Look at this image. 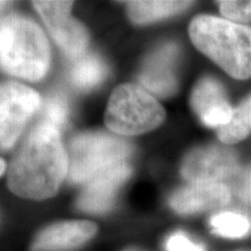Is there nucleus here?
I'll use <instances>...</instances> for the list:
<instances>
[{
  "label": "nucleus",
  "instance_id": "nucleus-1",
  "mask_svg": "<svg viewBox=\"0 0 251 251\" xmlns=\"http://www.w3.org/2000/svg\"><path fill=\"white\" fill-rule=\"evenodd\" d=\"M69 171V157L59 130L41 122L28 134L9 168L7 184L14 194L43 200L57 193Z\"/></svg>",
  "mask_w": 251,
  "mask_h": 251
},
{
  "label": "nucleus",
  "instance_id": "nucleus-2",
  "mask_svg": "<svg viewBox=\"0 0 251 251\" xmlns=\"http://www.w3.org/2000/svg\"><path fill=\"white\" fill-rule=\"evenodd\" d=\"M188 30L193 45L229 76L236 79L251 77L250 26L213 15H199Z\"/></svg>",
  "mask_w": 251,
  "mask_h": 251
},
{
  "label": "nucleus",
  "instance_id": "nucleus-3",
  "mask_svg": "<svg viewBox=\"0 0 251 251\" xmlns=\"http://www.w3.org/2000/svg\"><path fill=\"white\" fill-rule=\"evenodd\" d=\"M0 57L2 70L7 74L30 81L40 80L49 70L48 40L33 20L8 15L0 25Z\"/></svg>",
  "mask_w": 251,
  "mask_h": 251
},
{
  "label": "nucleus",
  "instance_id": "nucleus-4",
  "mask_svg": "<svg viewBox=\"0 0 251 251\" xmlns=\"http://www.w3.org/2000/svg\"><path fill=\"white\" fill-rule=\"evenodd\" d=\"M161 103L148 91L135 84H124L113 91L105 113V124L113 133L139 135L164 121Z\"/></svg>",
  "mask_w": 251,
  "mask_h": 251
},
{
  "label": "nucleus",
  "instance_id": "nucleus-5",
  "mask_svg": "<svg viewBox=\"0 0 251 251\" xmlns=\"http://www.w3.org/2000/svg\"><path fill=\"white\" fill-rule=\"evenodd\" d=\"M133 147L125 140L103 133L78 135L71 141L69 179L79 184L90 181L100 172L124 163Z\"/></svg>",
  "mask_w": 251,
  "mask_h": 251
},
{
  "label": "nucleus",
  "instance_id": "nucleus-6",
  "mask_svg": "<svg viewBox=\"0 0 251 251\" xmlns=\"http://www.w3.org/2000/svg\"><path fill=\"white\" fill-rule=\"evenodd\" d=\"M35 91L17 81L2 84L0 90V142L9 149L17 142L27 122L40 108Z\"/></svg>",
  "mask_w": 251,
  "mask_h": 251
},
{
  "label": "nucleus",
  "instance_id": "nucleus-7",
  "mask_svg": "<svg viewBox=\"0 0 251 251\" xmlns=\"http://www.w3.org/2000/svg\"><path fill=\"white\" fill-rule=\"evenodd\" d=\"M72 1H34L50 35L64 54L78 57L85 51L89 35L85 27L70 15Z\"/></svg>",
  "mask_w": 251,
  "mask_h": 251
},
{
  "label": "nucleus",
  "instance_id": "nucleus-8",
  "mask_svg": "<svg viewBox=\"0 0 251 251\" xmlns=\"http://www.w3.org/2000/svg\"><path fill=\"white\" fill-rule=\"evenodd\" d=\"M238 170V159L233 150L226 147H205L185 157L181 174L191 183H220L233 177Z\"/></svg>",
  "mask_w": 251,
  "mask_h": 251
},
{
  "label": "nucleus",
  "instance_id": "nucleus-9",
  "mask_svg": "<svg viewBox=\"0 0 251 251\" xmlns=\"http://www.w3.org/2000/svg\"><path fill=\"white\" fill-rule=\"evenodd\" d=\"M131 169L120 163L93 177L77 200V207L83 212L105 213L112 208L119 187L129 177Z\"/></svg>",
  "mask_w": 251,
  "mask_h": 251
},
{
  "label": "nucleus",
  "instance_id": "nucleus-10",
  "mask_svg": "<svg viewBox=\"0 0 251 251\" xmlns=\"http://www.w3.org/2000/svg\"><path fill=\"white\" fill-rule=\"evenodd\" d=\"M231 193L224 183H191L171 197L175 212L188 215L224 208L230 202Z\"/></svg>",
  "mask_w": 251,
  "mask_h": 251
},
{
  "label": "nucleus",
  "instance_id": "nucleus-11",
  "mask_svg": "<svg viewBox=\"0 0 251 251\" xmlns=\"http://www.w3.org/2000/svg\"><path fill=\"white\" fill-rule=\"evenodd\" d=\"M191 106L203 125L214 128L227 125L234 113L224 86L212 77L198 81L191 96Z\"/></svg>",
  "mask_w": 251,
  "mask_h": 251
},
{
  "label": "nucleus",
  "instance_id": "nucleus-12",
  "mask_svg": "<svg viewBox=\"0 0 251 251\" xmlns=\"http://www.w3.org/2000/svg\"><path fill=\"white\" fill-rule=\"evenodd\" d=\"M98 227L91 221H63L43 229L30 251H70L83 246L97 234Z\"/></svg>",
  "mask_w": 251,
  "mask_h": 251
},
{
  "label": "nucleus",
  "instance_id": "nucleus-13",
  "mask_svg": "<svg viewBox=\"0 0 251 251\" xmlns=\"http://www.w3.org/2000/svg\"><path fill=\"white\" fill-rule=\"evenodd\" d=\"M178 47L174 43L163 46L144 63L139 75V81L144 89L156 96L166 98L177 91V79L174 64L177 59Z\"/></svg>",
  "mask_w": 251,
  "mask_h": 251
},
{
  "label": "nucleus",
  "instance_id": "nucleus-14",
  "mask_svg": "<svg viewBox=\"0 0 251 251\" xmlns=\"http://www.w3.org/2000/svg\"><path fill=\"white\" fill-rule=\"evenodd\" d=\"M192 5L191 1H128V14L135 24H149L184 11Z\"/></svg>",
  "mask_w": 251,
  "mask_h": 251
},
{
  "label": "nucleus",
  "instance_id": "nucleus-15",
  "mask_svg": "<svg viewBox=\"0 0 251 251\" xmlns=\"http://www.w3.org/2000/svg\"><path fill=\"white\" fill-rule=\"evenodd\" d=\"M106 67L96 55H87L77 59L70 70V80L80 90L97 86L106 76Z\"/></svg>",
  "mask_w": 251,
  "mask_h": 251
},
{
  "label": "nucleus",
  "instance_id": "nucleus-16",
  "mask_svg": "<svg viewBox=\"0 0 251 251\" xmlns=\"http://www.w3.org/2000/svg\"><path fill=\"white\" fill-rule=\"evenodd\" d=\"M251 131V94L234 109L230 121L219 128V140L234 144L246 139Z\"/></svg>",
  "mask_w": 251,
  "mask_h": 251
},
{
  "label": "nucleus",
  "instance_id": "nucleus-17",
  "mask_svg": "<svg viewBox=\"0 0 251 251\" xmlns=\"http://www.w3.org/2000/svg\"><path fill=\"white\" fill-rule=\"evenodd\" d=\"M212 230L226 238H242L250 234L251 222L246 215L235 212H221L209 220Z\"/></svg>",
  "mask_w": 251,
  "mask_h": 251
},
{
  "label": "nucleus",
  "instance_id": "nucleus-18",
  "mask_svg": "<svg viewBox=\"0 0 251 251\" xmlns=\"http://www.w3.org/2000/svg\"><path fill=\"white\" fill-rule=\"evenodd\" d=\"M68 113V103L65 101L64 97L61 94H52L46 100L45 106H43L42 122L54 126L59 130L67 121Z\"/></svg>",
  "mask_w": 251,
  "mask_h": 251
},
{
  "label": "nucleus",
  "instance_id": "nucleus-19",
  "mask_svg": "<svg viewBox=\"0 0 251 251\" xmlns=\"http://www.w3.org/2000/svg\"><path fill=\"white\" fill-rule=\"evenodd\" d=\"M219 8L225 19L233 23H251V1H219Z\"/></svg>",
  "mask_w": 251,
  "mask_h": 251
},
{
  "label": "nucleus",
  "instance_id": "nucleus-20",
  "mask_svg": "<svg viewBox=\"0 0 251 251\" xmlns=\"http://www.w3.org/2000/svg\"><path fill=\"white\" fill-rule=\"evenodd\" d=\"M166 251H206L202 244L193 242L181 231L172 234L165 243Z\"/></svg>",
  "mask_w": 251,
  "mask_h": 251
},
{
  "label": "nucleus",
  "instance_id": "nucleus-21",
  "mask_svg": "<svg viewBox=\"0 0 251 251\" xmlns=\"http://www.w3.org/2000/svg\"><path fill=\"white\" fill-rule=\"evenodd\" d=\"M236 190L238 198L244 203L251 205V168L244 172L242 177L240 178Z\"/></svg>",
  "mask_w": 251,
  "mask_h": 251
},
{
  "label": "nucleus",
  "instance_id": "nucleus-22",
  "mask_svg": "<svg viewBox=\"0 0 251 251\" xmlns=\"http://www.w3.org/2000/svg\"><path fill=\"white\" fill-rule=\"evenodd\" d=\"M125 251H147V250L140 249V248H136V247H131V248H128V249H126Z\"/></svg>",
  "mask_w": 251,
  "mask_h": 251
},
{
  "label": "nucleus",
  "instance_id": "nucleus-23",
  "mask_svg": "<svg viewBox=\"0 0 251 251\" xmlns=\"http://www.w3.org/2000/svg\"><path fill=\"white\" fill-rule=\"evenodd\" d=\"M0 165H1V175H4L5 169H6V164H5V162H4V161L0 162Z\"/></svg>",
  "mask_w": 251,
  "mask_h": 251
},
{
  "label": "nucleus",
  "instance_id": "nucleus-24",
  "mask_svg": "<svg viewBox=\"0 0 251 251\" xmlns=\"http://www.w3.org/2000/svg\"><path fill=\"white\" fill-rule=\"evenodd\" d=\"M235 251H251V249H241V250H235Z\"/></svg>",
  "mask_w": 251,
  "mask_h": 251
}]
</instances>
